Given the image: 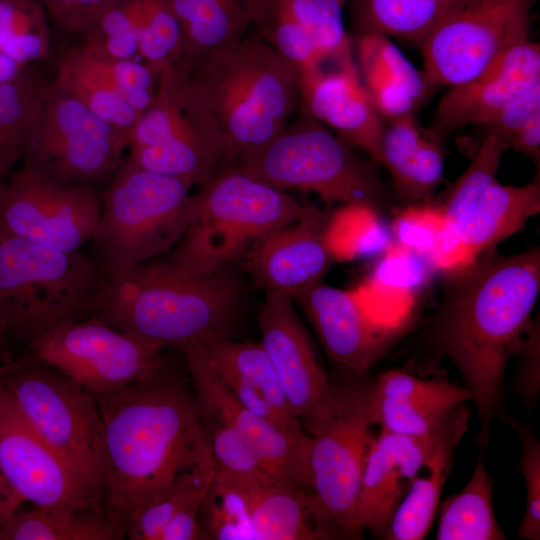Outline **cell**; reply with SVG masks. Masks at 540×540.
Masks as SVG:
<instances>
[{
  "instance_id": "c3c4849f",
  "label": "cell",
  "mask_w": 540,
  "mask_h": 540,
  "mask_svg": "<svg viewBox=\"0 0 540 540\" xmlns=\"http://www.w3.org/2000/svg\"><path fill=\"white\" fill-rule=\"evenodd\" d=\"M443 228L441 210L408 208L394 223V233L401 246L416 253L435 251Z\"/></svg>"
},
{
  "instance_id": "9f6ffc18",
  "label": "cell",
  "mask_w": 540,
  "mask_h": 540,
  "mask_svg": "<svg viewBox=\"0 0 540 540\" xmlns=\"http://www.w3.org/2000/svg\"><path fill=\"white\" fill-rule=\"evenodd\" d=\"M25 66L0 51V82L8 81L19 74Z\"/></svg>"
},
{
  "instance_id": "30bf717a",
  "label": "cell",
  "mask_w": 540,
  "mask_h": 540,
  "mask_svg": "<svg viewBox=\"0 0 540 540\" xmlns=\"http://www.w3.org/2000/svg\"><path fill=\"white\" fill-rule=\"evenodd\" d=\"M126 159L162 175L203 185L227 166L226 148L201 89L176 64L158 73L149 106L138 117Z\"/></svg>"
},
{
  "instance_id": "603a6c76",
  "label": "cell",
  "mask_w": 540,
  "mask_h": 540,
  "mask_svg": "<svg viewBox=\"0 0 540 540\" xmlns=\"http://www.w3.org/2000/svg\"><path fill=\"white\" fill-rule=\"evenodd\" d=\"M328 356L342 369L367 372L384 350L387 331L373 321L353 291L319 281L294 297Z\"/></svg>"
},
{
  "instance_id": "8992f818",
  "label": "cell",
  "mask_w": 540,
  "mask_h": 540,
  "mask_svg": "<svg viewBox=\"0 0 540 540\" xmlns=\"http://www.w3.org/2000/svg\"><path fill=\"white\" fill-rule=\"evenodd\" d=\"M190 197V218L170 262L210 273L266 234L319 212L229 165Z\"/></svg>"
},
{
  "instance_id": "60d3db41",
  "label": "cell",
  "mask_w": 540,
  "mask_h": 540,
  "mask_svg": "<svg viewBox=\"0 0 540 540\" xmlns=\"http://www.w3.org/2000/svg\"><path fill=\"white\" fill-rule=\"evenodd\" d=\"M352 53L359 75L394 81L422 103L431 92L423 72L418 71L389 37L367 32L351 37Z\"/></svg>"
},
{
  "instance_id": "9c48e42d",
  "label": "cell",
  "mask_w": 540,
  "mask_h": 540,
  "mask_svg": "<svg viewBox=\"0 0 540 540\" xmlns=\"http://www.w3.org/2000/svg\"><path fill=\"white\" fill-rule=\"evenodd\" d=\"M299 109L283 131L262 148L233 164L245 174L276 188L318 194L327 203L372 209L385 199V188L372 160Z\"/></svg>"
},
{
  "instance_id": "ab89813d",
  "label": "cell",
  "mask_w": 540,
  "mask_h": 540,
  "mask_svg": "<svg viewBox=\"0 0 540 540\" xmlns=\"http://www.w3.org/2000/svg\"><path fill=\"white\" fill-rule=\"evenodd\" d=\"M416 252L400 247L390 249L376 266L371 278L353 293L370 317L385 300L396 304L411 302L413 292L424 279V267Z\"/></svg>"
},
{
  "instance_id": "ba28073f",
  "label": "cell",
  "mask_w": 540,
  "mask_h": 540,
  "mask_svg": "<svg viewBox=\"0 0 540 540\" xmlns=\"http://www.w3.org/2000/svg\"><path fill=\"white\" fill-rule=\"evenodd\" d=\"M192 186L123 159L101 193L100 218L90 241L104 277L165 254L180 241L190 218Z\"/></svg>"
},
{
  "instance_id": "ee69618b",
  "label": "cell",
  "mask_w": 540,
  "mask_h": 540,
  "mask_svg": "<svg viewBox=\"0 0 540 540\" xmlns=\"http://www.w3.org/2000/svg\"><path fill=\"white\" fill-rule=\"evenodd\" d=\"M198 411L214 459L215 472L253 480L275 478L239 431L213 413Z\"/></svg>"
},
{
  "instance_id": "d6a6232c",
  "label": "cell",
  "mask_w": 540,
  "mask_h": 540,
  "mask_svg": "<svg viewBox=\"0 0 540 540\" xmlns=\"http://www.w3.org/2000/svg\"><path fill=\"white\" fill-rule=\"evenodd\" d=\"M125 536V528L97 505L77 510L18 509L0 526V540H121Z\"/></svg>"
},
{
  "instance_id": "4fadbf2b",
  "label": "cell",
  "mask_w": 540,
  "mask_h": 540,
  "mask_svg": "<svg viewBox=\"0 0 540 540\" xmlns=\"http://www.w3.org/2000/svg\"><path fill=\"white\" fill-rule=\"evenodd\" d=\"M535 0H460L419 44L429 88H448L479 76L506 52L529 40Z\"/></svg>"
},
{
  "instance_id": "7a4b0ae2",
  "label": "cell",
  "mask_w": 540,
  "mask_h": 540,
  "mask_svg": "<svg viewBox=\"0 0 540 540\" xmlns=\"http://www.w3.org/2000/svg\"><path fill=\"white\" fill-rule=\"evenodd\" d=\"M446 296L432 343L460 372L479 417L477 443L486 449L501 414L509 358L533 328L540 292V249L489 255L469 266Z\"/></svg>"
},
{
  "instance_id": "f6af8a7d",
  "label": "cell",
  "mask_w": 540,
  "mask_h": 540,
  "mask_svg": "<svg viewBox=\"0 0 540 540\" xmlns=\"http://www.w3.org/2000/svg\"><path fill=\"white\" fill-rule=\"evenodd\" d=\"M199 520L207 539L254 540L242 492L235 484L215 473L203 498Z\"/></svg>"
},
{
  "instance_id": "7bdbcfd3",
  "label": "cell",
  "mask_w": 540,
  "mask_h": 540,
  "mask_svg": "<svg viewBox=\"0 0 540 540\" xmlns=\"http://www.w3.org/2000/svg\"><path fill=\"white\" fill-rule=\"evenodd\" d=\"M214 473L215 463L182 475L162 498L129 520L126 536L130 540H159L166 524L180 509L207 493Z\"/></svg>"
},
{
  "instance_id": "db71d44e",
  "label": "cell",
  "mask_w": 540,
  "mask_h": 540,
  "mask_svg": "<svg viewBox=\"0 0 540 540\" xmlns=\"http://www.w3.org/2000/svg\"><path fill=\"white\" fill-rule=\"evenodd\" d=\"M524 154L535 164L540 159V115L517 131L508 141V148Z\"/></svg>"
},
{
  "instance_id": "d590c367",
  "label": "cell",
  "mask_w": 540,
  "mask_h": 540,
  "mask_svg": "<svg viewBox=\"0 0 540 540\" xmlns=\"http://www.w3.org/2000/svg\"><path fill=\"white\" fill-rule=\"evenodd\" d=\"M45 85L46 81L26 68L0 82V182L20 159L24 137L37 116Z\"/></svg>"
},
{
  "instance_id": "836d02e7",
  "label": "cell",
  "mask_w": 540,
  "mask_h": 540,
  "mask_svg": "<svg viewBox=\"0 0 540 540\" xmlns=\"http://www.w3.org/2000/svg\"><path fill=\"white\" fill-rule=\"evenodd\" d=\"M495 480L479 455L469 482L438 506L437 540H505L492 505Z\"/></svg>"
},
{
  "instance_id": "11a10c76",
  "label": "cell",
  "mask_w": 540,
  "mask_h": 540,
  "mask_svg": "<svg viewBox=\"0 0 540 540\" xmlns=\"http://www.w3.org/2000/svg\"><path fill=\"white\" fill-rule=\"evenodd\" d=\"M21 504L0 477V526L19 509Z\"/></svg>"
},
{
  "instance_id": "277c9868",
  "label": "cell",
  "mask_w": 540,
  "mask_h": 540,
  "mask_svg": "<svg viewBox=\"0 0 540 540\" xmlns=\"http://www.w3.org/2000/svg\"><path fill=\"white\" fill-rule=\"evenodd\" d=\"M189 74L222 134L227 166L272 141L300 108L298 71L255 34L207 55Z\"/></svg>"
},
{
  "instance_id": "91938a15",
  "label": "cell",
  "mask_w": 540,
  "mask_h": 540,
  "mask_svg": "<svg viewBox=\"0 0 540 540\" xmlns=\"http://www.w3.org/2000/svg\"><path fill=\"white\" fill-rule=\"evenodd\" d=\"M342 5H344V3L348 0H338Z\"/></svg>"
},
{
  "instance_id": "f546056e",
  "label": "cell",
  "mask_w": 540,
  "mask_h": 540,
  "mask_svg": "<svg viewBox=\"0 0 540 540\" xmlns=\"http://www.w3.org/2000/svg\"><path fill=\"white\" fill-rule=\"evenodd\" d=\"M255 0H167L181 29L177 66L189 73L207 55L240 42Z\"/></svg>"
},
{
  "instance_id": "7c38bea8",
  "label": "cell",
  "mask_w": 540,
  "mask_h": 540,
  "mask_svg": "<svg viewBox=\"0 0 540 540\" xmlns=\"http://www.w3.org/2000/svg\"><path fill=\"white\" fill-rule=\"evenodd\" d=\"M129 139L54 80L27 131L23 166L61 185H90L116 172Z\"/></svg>"
},
{
  "instance_id": "816d5d0a",
  "label": "cell",
  "mask_w": 540,
  "mask_h": 540,
  "mask_svg": "<svg viewBox=\"0 0 540 540\" xmlns=\"http://www.w3.org/2000/svg\"><path fill=\"white\" fill-rule=\"evenodd\" d=\"M518 353L523 354L514 388L526 406L532 407L537 400L539 391V334L538 327L533 326L526 341Z\"/></svg>"
},
{
  "instance_id": "6da1fadb",
  "label": "cell",
  "mask_w": 540,
  "mask_h": 540,
  "mask_svg": "<svg viewBox=\"0 0 540 540\" xmlns=\"http://www.w3.org/2000/svg\"><path fill=\"white\" fill-rule=\"evenodd\" d=\"M104 433L102 506L126 531L185 473L214 464L194 394L165 365L153 377L96 396Z\"/></svg>"
},
{
  "instance_id": "7402d4cb",
  "label": "cell",
  "mask_w": 540,
  "mask_h": 540,
  "mask_svg": "<svg viewBox=\"0 0 540 540\" xmlns=\"http://www.w3.org/2000/svg\"><path fill=\"white\" fill-rule=\"evenodd\" d=\"M321 212L276 229L251 244L243 266L266 292L292 299L321 281L334 257L324 239Z\"/></svg>"
},
{
  "instance_id": "8d00e7d4",
  "label": "cell",
  "mask_w": 540,
  "mask_h": 540,
  "mask_svg": "<svg viewBox=\"0 0 540 540\" xmlns=\"http://www.w3.org/2000/svg\"><path fill=\"white\" fill-rule=\"evenodd\" d=\"M138 39V55L158 75L161 68L177 64L181 29L167 0H121Z\"/></svg>"
},
{
  "instance_id": "bcb514c9",
  "label": "cell",
  "mask_w": 540,
  "mask_h": 540,
  "mask_svg": "<svg viewBox=\"0 0 540 540\" xmlns=\"http://www.w3.org/2000/svg\"><path fill=\"white\" fill-rule=\"evenodd\" d=\"M80 44L97 57L111 60H135L137 33L121 0H113L79 33Z\"/></svg>"
},
{
  "instance_id": "ffe728a7",
  "label": "cell",
  "mask_w": 540,
  "mask_h": 540,
  "mask_svg": "<svg viewBox=\"0 0 540 540\" xmlns=\"http://www.w3.org/2000/svg\"><path fill=\"white\" fill-rule=\"evenodd\" d=\"M300 108L352 147L379 163L384 120L377 112L355 61L299 74Z\"/></svg>"
},
{
  "instance_id": "ac0fdd59",
  "label": "cell",
  "mask_w": 540,
  "mask_h": 540,
  "mask_svg": "<svg viewBox=\"0 0 540 540\" xmlns=\"http://www.w3.org/2000/svg\"><path fill=\"white\" fill-rule=\"evenodd\" d=\"M181 352L198 409L233 426L252 445L272 476L308 494V433L291 434L257 416L231 393L193 345Z\"/></svg>"
},
{
  "instance_id": "680465c9",
  "label": "cell",
  "mask_w": 540,
  "mask_h": 540,
  "mask_svg": "<svg viewBox=\"0 0 540 540\" xmlns=\"http://www.w3.org/2000/svg\"><path fill=\"white\" fill-rule=\"evenodd\" d=\"M9 364L10 363H8L6 365H3V366H0V386L2 385L3 376H4L5 372H6Z\"/></svg>"
},
{
  "instance_id": "4316f807",
  "label": "cell",
  "mask_w": 540,
  "mask_h": 540,
  "mask_svg": "<svg viewBox=\"0 0 540 540\" xmlns=\"http://www.w3.org/2000/svg\"><path fill=\"white\" fill-rule=\"evenodd\" d=\"M471 410L466 402L455 406L438 425L431 453L410 482L383 539L422 540L431 528L444 484L453 468L454 451L467 431Z\"/></svg>"
},
{
  "instance_id": "f35d334b",
  "label": "cell",
  "mask_w": 540,
  "mask_h": 540,
  "mask_svg": "<svg viewBox=\"0 0 540 540\" xmlns=\"http://www.w3.org/2000/svg\"><path fill=\"white\" fill-rule=\"evenodd\" d=\"M311 38L326 62L354 61L338 0H276Z\"/></svg>"
},
{
  "instance_id": "e0dca14e",
  "label": "cell",
  "mask_w": 540,
  "mask_h": 540,
  "mask_svg": "<svg viewBox=\"0 0 540 540\" xmlns=\"http://www.w3.org/2000/svg\"><path fill=\"white\" fill-rule=\"evenodd\" d=\"M157 78L145 63L106 60L79 43L61 56L54 81L129 139L154 97Z\"/></svg>"
},
{
  "instance_id": "5bb4252c",
  "label": "cell",
  "mask_w": 540,
  "mask_h": 540,
  "mask_svg": "<svg viewBox=\"0 0 540 540\" xmlns=\"http://www.w3.org/2000/svg\"><path fill=\"white\" fill-rule=\"evenodd\" d=\"M33 356L95 396L147 380L165 365L164 349L98 317L64 322L29 343Z\"/></svg>"
},
{
  "instance_id": "e575fe53",
  "label": "cell",
  "mask_w": 540,
  "mask_h": 540,
  "mask_svg": "<svg viewBox=\"0 0 540 540\" xmlns=\"http://www.w3.org/2000/svg\"><path fill=\"white\" fill-rule=\"evenodd\" d=\"M460 0H353L354 35L376 32L416 44Z\"/></svg>"
},
{
  "instance_id": "3957f363",
  "label": "cell",
  "mask_w": 540,
  "mask_h": 540,
  "mask_svg": "<svg viewBox=\"0 0 540 540\" xmlns=\"http://www.w3.org/2000/svg\"><path fill=\"white\" fill-rule=\"evenodd\" d=\"M238 297L237 280L226 266L202 273L170 261L144 262L104 277L92 315L163 349L182 351L224 335Z\"/></svg>"
},
{
  "instance_id": "1f68e13d",
  "label": "cell",
  "mask_w": 540,
  "mask_h": 540,
  "mask_svg": "<svg viewBox=\"0 0 540 540\" xmlns=\"http://www.w3.org/2000/svg\"><path fill=\"white\" fill-rule=\"evenodd\" d=\"M507 148L505 140L486 134L471 163L448 194L441 208L443 228L434 251L441 265L459 264V242L463 230L480 198L496 180L502 154Z\"/></svg>"
},
{
  "instance_id": "f907efd6",
  "label": "cell",
  "mask_w": 540,
  "mask_h": 540,
  "mask_svg": "<svg viewBox=\"0 0 540 540\" xmlns=\"http://www.w3.org/2000/svg\"><path fill=\"white\" fill-rule=\"evenodd\" d=\"M62 30L80 33L113 0H39Z\"/></svg>"
},
{
  "instance_id": "7dc6e473",
  "label": "cell",
  "mask_w": 540,
  "mask_h": 540,
  "mask_svg": "<svg viewBox=\"0 0 540 540\" xmlns=\"http://www.w3.org/2000/svg\"><path fill=\"white\" fill-rule=\"evenodd\" d=\"M502 421L518 435L521 444L519 470L526 484V509L518 528L523 539H540V442L532 428L504 414Z\"/></svg>"
},
{
  "instance_id": "52a82bcc",
  "label": "cell",
  "mask_w": 540,
  "mask_h": 540,
  "mask_svg": "<svg viewBox=\"0 0 540 540\" xmlns=\"http://www.w3.org/2000/svg\"><path fill=\"white\" fill-rule=\"evenodd\" d=\"M104 275L95 260L0 231V309L8 334L28 344L92 315Z\"/></svg>"
},
{
  "instance_id": "d6986e66",
  "label": "cell",
  "mask_w": 540,
  "mask_h": 540,
  "mask_svg": "<svg viewBox=\"0 0 540 540\" xmlns=\"http://www.w3.org/2000/svg\"><path fill=\"white\" fill-rule=\"evenodd\" d=\"M292 300L282 293L266 292L258 319L260 344L292 412L306 430L329 393L330 378L317 360Z\"/></svg>"
},
{
  "instance_id": "6f0895ef",
  "label": "cell",
  "mask_w": 540,
  "mask_h": 540,
  "mask_svg": "<svg viewBox=\"0 0 540 540\" xmlns=\"http://www.w3.org/2000/svg\"><path fill=\"white\" fill-rule=\"evenodd\" d=\"M8 328L5 317L0 309V366L11 362L8 351Z\"/></svg>"
},
{
  "instance_id": "f5cc1de1",
  "label": "cell",
  "mask_w": 540,
  "mask_h": 540,
  "mask_svg": "<svg viewBox=\"0 0 540 540\" xmlns=\"http://www.w3.org/2000/svg\"><path fill=\"white\" fill-rule=\"evenodd\" d=\"M204 496L190 501L180 509L166 524L159 540L207 539L199 520Z\"/></svg>"
},
{
  "instance_id": "cb8c5ba5",
  "label": "cell",
  "mask_w": 540,
  "mask_h": 540,
  "mask_svg": "<svg viewBox=\"0 0 540 540\" xmlns=\"http://www.w3.org/2000/svg\"><path fill=\"white\" fill-rule=\"evenodd\" d=\"M190 345L200 352L245 407L291 434L305 433L260 343L237 342L225 335H211Z\"/></svg>"
},
{
  "instance_id": "74e56055",
  "label": "cell",
  "mask_w": 540,
  "mask_h": 540,
  "mask_svg": "<svg viewBox=\"0 0 540 540\" xmlns=\"http://www.w3.org/2000/svg\"><path fill=\"white\" fill-rule=\"evenodd\" d=\"M47 12L35 0H0V51L22 66L48 56Z\"/></svg>"
},
{
  "instance_id": "83f0119b",
  "label": "cell",
  "mask_w": 540,
  "mask_h": 540,
  "mask_svg": "<svg viewBox=\"0 0 540 540\" xmlns=\"http://www.w3.org/2000/svg\"><path fill=\"white\" fill-rule=\"evenodd\" d=\"M444 157L442 135L415 115L384 120L378 164L389 171L401 197L428 198L443 179Z\"/></svg>"
},
{
  "instance_id": "2e32d148",
  "label": "cell",
  "mask_w": 540,
  "mask_h": 540,
  "mask_svg": "<svg viewBox=\"0 0 540 540\" xmlns=\"http://www.w3.org/2000/svg\"><path fill=\"white\" fill-rule=\"evenodd\" d=\"M0 477L22 504L52 510L102 506L88 483L24 420L2 385Z\"/></svg>"
},
{
  "instance_id": "f1b7e54d",
  "label": "cell",
  "mask_w": 540,
  "mask_h": 540,
  "mask_svg": "<svg viewBox=\"0 0 540 540\" xmlns=\"http://www.w3.org/2000/svg\"><path fill=\"white\" fill-rule=\"evenodd\" d=\"M242 492L254 540H323L309 495L278 479L253 480L215 472Z\"/></svg>"
},
{
  "instance_id": "5b68a950",
  "label": "cell",
  "mask_w": 540,
  "mask_h": 540,
  "mask_svg": "<svg viewBox=\"0 0 540 540\" xmlns=\"http://www.w3.org/2000/svg\"><path fill=\"white\" fill-rule=\"evenodd\" d=\"M330 379L329 393L306 428L308 495L323 539H362L357 506L366 456L373 439L367 412L372 380L346 370Z\"/></svg>"
},
{
  "instance_id": "9a60e30c",
  "label": "cell",
  "mask_w": 540,
  "mask_h": 540,
  "mask_svg": "<svg viewBox=\"0 0 540 540\" xmlns=\"http://www.w3.org/2000/svg\"><path fill=\"white\" fill-rule=\"evenodd\" d=\"M101 207L92 186H61L26 166L0 182V231L64 251L91 241Z\"/></svg>"
},
{
  "instance_id": "44dd1931",
  "label": "cell",
  "mask_w": 540,
  "mask_h": 540,
  "mask_svg": "<svg viewBox=\"0 0 540 540\" xmlns=\"http://www.w3.org/2000/svg\"><path fill=\"white\" fill-rule=\"evenodd\" d=\"M435 431L408 435L380 430L374 434L362 475L357 506L360 529L384 538L410 482L422 471Z\"/></svg>"
},
{
  "instance_id": "681fc988",
  "label": "cell",
  "mask_w": 540,
  "mask_h": 540,
  "mask_svg": "<svg viewBox=\"0 0 540 540\" xmlns=\"http://www.w3.org/2000/svg\"><path fill=\"white\" fill-rule=\"evenodd\" d=\"M540 115V83L518 94L493 113L480 126L486 134L509 139L533 118Z\"/></svg>"
},
{
  "instance_id": "8fae6325",
  "label": "cell",
  "mask_w": 540,
  "mask_h": 540,
  "mask_svg": "<svg viewBox=\"0 0 540 540\" xmlns=\"http://www.w3.org/2000/svg\"><path fill=\"white\" fill-rule=\"evenodd\" d=\"M2 386L29 426L103 501L106 461L96 396L35 356L10 362Z\"/></svg>"
},
{
  "instance_id": "484cf974",
  "label": "cell",
  "mask_w": 540,
  "mask_h": 540,
  "mask_svg": "<svg viewBox=\"0 0 540 540\" xmlns=\"http://www.w3.org/2000/svg\"><path fill=\"white\" fill-rule=\"evenodd\" d=\"M540 83V47L527 40L506 52L474 79L450 87L440 99L432 128L440 135L480 126L506 102Z\"/></svg>"
},
{
  "instance_id": "4dcf8cb0",
  "label": "cell",
  "mask_w": 540,
  "mask_h": 540,
  "mask_svg": "<svg viewBox=\"0 0 540 540\" xmlns=\"http://www.w3.org/2000/svg\"><path fill=\"white\" fill-rule=\"evenodd\" d=\"M540 212L539 182L522 186L495 180L484 192L459 242V264L471 263L481 252L519 232Z\"/></svg>"
},
{
  "instance_id": "d4e9b609",
  "label": "cell",
  "mask_w": 540,
  "mask_h": 540,
  "mask_svg": "<svg viewBox=\"0 0 540 540\" xmlns=\"http://www.w3.org/2000/svg\"><path fill=\"white\" fill-rule=\"evenodd\" d=\"M465 387L446 378H419L400 370H388L372 380L367 412L380 430L408 435L434 431L458 404L471 401Z\"/></svg>"
},
{
  "instance_id": "b9f144b4",
  "label": "cell",
  "mask_w": 540,
  "mask_h": 540,
  "mask_svg": "<svg viewBox=\"0 0 540 540\" xmlns=\"http://www.w3.org/2000/svg\"><path fill=\"white\" fill-rule=\"evenodd\" d=\"M324 239L332 256L349 260L385 250L390 236L375 215L364 205H343L324 227Z\"/></svg>"
}]
</instances>
